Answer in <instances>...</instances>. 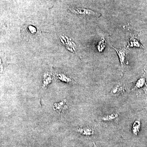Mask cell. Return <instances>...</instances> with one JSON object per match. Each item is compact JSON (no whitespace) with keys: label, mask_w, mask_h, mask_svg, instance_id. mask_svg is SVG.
Wrapping results in <instances>:
<instances>
[{"label":"cell","mask_w":147,"mask_h":147,"mask_svg":"<svg viewBox=\"0 0 147 147\" xmlns=\"http://www.w3.org/2000/svg\"><path fill=\"white\" fill-rule=\"evenodd\" d=\"M71 11L77 15L84 16H100V14L91 9L83 8H74L71 9Z\"/></svg>","instance_id":"obj_1"},{"label":"cell","mask_w":147,"mask_h":147,"mask_svg":"<svg viewBox=\"0 0 147 147\" xmlns=\"http://www.w3.org/2000/svg\"><path fill=\"white\" fill-rule=\"evenodd\" d=\"M112 47L114 48L117 54L118 55L119 59L120 62L122 69V71H123V66L128 64V61H127V51L125 48H122L120 49H117L115 47Z\"/></svg>","instance_id":"obj_2"},{"label":"cell","mask_w":147,"mask_h":147,"mask_svg":"<svg viewBox=\"0 0 147 147\" xmlns=\"http://www.w3.org/2000/svg\"><path fill=\"white\" fill-rule=\"evenodd\" d=\"M60 40L67 49L71 52H74L75 50L74 47L76 46V44L73 41H71V39L67 37L62 36L61 37Z\"/></svg>","instance_id":"obj_3"},{"label":"cell","mask_w":147,"mask_h":147,"mask_svg":"<svg viewBox=\"0 0 147 147\" xmlns=\"http://www.w3.org/2000/svg\"><path fill=\"white\" fill-rule=\"evenodd\" d=\"M68 108V105L67 104L65 100H62L59 102H55L54 105V110L61 114L64 113V111Z\"/></svg>","instance_id":"obj_4"},{"label":"cell","mask_w":147,"mask_h":147,"mask_svg":"<svg viewBox=\"0 0 147 147\" xmlns=\"http://www.w3.org/2000/svg\"><path fill=\"white\" fill-rule=\"evenodd\" d=\"M77 131L80 134L86 136H91L94 133V131L90 127H84L78 128Z\"/></svg>","instance_id":"obj_5"},{"label":"cell","mask_w":147,"mask_h":147,"mask_svg":"<svg viewBox=\"0 0 147 147\" xmlns=\"http://www.w3.org/2000/svg\"><path fill=\"white\" fill-rule=\"evenodd\" d=\"M128 47H141V48L143 47V46L139 42L138 38L134 36L131 37L130 39H129Z\"/></svg>","instance_id":"obj_6"},{"label":"cell","mask_w":147,"mask_h":147,"mask_svg":"<svg viewBox=\"0 0 147 147\" xmlns=\"http://www.w3.org/2000/svg\"><path fill=\"white\" fill-rule=\"evenodd\" d=\"M141 127V122L140 121H134L132 125V131L133 134L135 135H137L140 131Z\"/></svg>","instance_id":"obj_7"},{"label":"cell","mask_w":147,"mask_h":147,"mask_svg":"<svg viewBox=\"0 0 147 147\" xmlns=\"http://www.w3.org/2000/svg\"><path fill=\"white\" fill-rule=\"evenodd\" d=\"M118 115L117 114H112L110 115L103 116L101 117V120L104 121H109L114 120L115 119L117 118Z\"/></svg>","instance_id":"obj_8"},{"label":"cell","mask_w":147,"mask_h":147,"mask_svg":"<svg viewBox=\"0 0 147 147\" xmlns=\"http://www.w3.org/2000/svg\"><path fill=\"white\" fill-rule=\"evenodd\" d=\"M57 77L58 79H59L61 81H63L67 83H71L72 82V80L69 77H67L65 74H57Z\"/></svg>","instance_id":"obj_9"},{"label":"cell","mask_w":147,"mask_h":147,"mask_svg":"<svg viewBox=\"0 0 147 147\" xmlns=\"http://www.w3.org/2000/svg\"><path fill=\"white\" fill-rule=\"evenodd\" d=\"M123 90V89L122 86L120 84H118L113 87L110 93L113 95L117 94L120 93L121 91Z\"/></svg>","instance_id":"obj_10"},{"label":"cell","mask_w":147,"mask_h":147,"mask_svg":"<svg viewBox=\"0 0 147 147\" xmlns=\"http://www.w3.org/2000/svg\"><path fill=\"white\" fill-rule=\"evenodd\" d=\"M105 45H106V42H105V40L104 39L101 40L97 45L98 50L99 52H102L104 48H105Z\"/></svg>","instance_id":"obj_11"},{"label":"cell","mask_w":147,"mask_h":147,"mask_svg":"<svg viewBox=\"0 0 147 147\" xmlns=\"http://www.w3.org/2000/svg\"><path fill=\"white\" fill-rule=\"evenodd\" d=\"M145 83V79L144 78H141L137 81L135 86V88H142L144 85Z\"/></svg>","instance_id":"obj_12"},{"label":"cell","mask_w":147,"mask_h":147,"mask_svg":"<svg viewBox=\"0 0 147 147\" xmlns=\"http://www.w3.org/2000/svg\"><path fill=\"white\" fill-rule=\"evenodd\" d=\"M52 79L50 76H48V74H45V76H44V84L45 85H47L49 84L51 82Z\"/></svg>","instance_id":"obj_13"},{"label":"cell","mask_w":147,"mask_h":147,"mask_svg":"<svg viewBox=\"0 0 147 147\" xmlns=\"http://www.w3.org/2000/svg\"><path fill=\"white\" fill-rule=\"evenodd\" d=\"M28 29L29 31L32 34H35L36 33V28L34 27L33 26H29Z\"/></svg>","instance_id":"obj_14"},{"label":"cell","mask_w":147,"mask_h":147,"mask_svg":"<svg viewBox=\"0 0 147 147\" xmlns=\"http://www.w3.org/2000/svg\"><path fill=\"white\" fill-rule=\"evenodd\" d=\"M93 144H94V147H98L97 146H96V145L94 143H93Z\"/></svg>","instance_id":"obj_15"}]
</instances>
